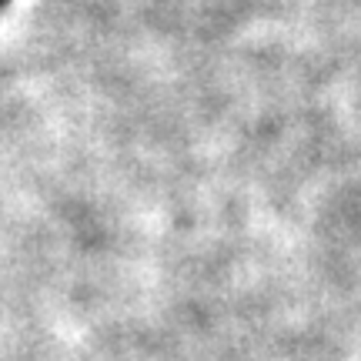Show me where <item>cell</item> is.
<instances>
[{
    "mask_svg": "<svg viewBox=\"0 0 361 361\" xmlns=\"http://www.w3.org/2000/svg\"><path fill=\"white\" fill-rule=\"evenodd\" d=\"M0 4H4V0H0Z\"/></svg>",
    "mask_w": 361,
    "mask_h": 361,
    "instance_id": "6da1fadb",
    "label": "cell"
}]
</instances>
